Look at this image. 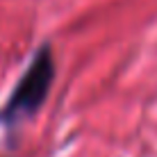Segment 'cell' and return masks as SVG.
<instances>
[{
	"label": "cell",
	"instance_id": "obj_1",
	"mask_svg": "<svg viewBox=\"0 0 157 157\" xmlns=\"http://www.w3.org/2000/svg\"><path fill=\"white\" fill-rule=\"evenodd\" d=\"M52 78H55V64H52V55L48 48H41L36 57L32 59L30 68L16 84L12 98H9L7 107H5V118L9 123L18 121L23 116L34 114L46 100L48 91H50Z\"/></svg>",
	"mask_w": 157,
	"mask_h": 157
}]
</instances>
